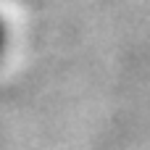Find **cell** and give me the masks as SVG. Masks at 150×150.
<instances>
[{
  "mask_svg": "<svg viewBox=\"0 0 150 150\" xmlns=\"http://www.w3.org/2000/svg\"><path fill=\"white\" fill-rule=\"evenodd\" d=\"M3 45H5V29H3V21H0V50H3Z\"/></svg>",
  "mask_w": 150,
  "mask_h": 150,
  "instance_id": "1",
  "label": "cell"
}]
</instances>
